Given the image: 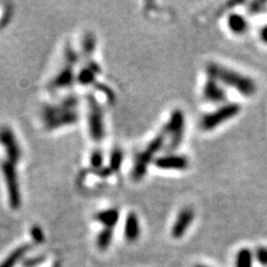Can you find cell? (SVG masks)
Listing matches in <instances>:
<instances>
[{
    "label": "cell",
    "mask_w": 267,
    "mask_h": 267,
    "mask_svg": "<svg viewBox=\"0 0 267 267\" xmlns=\"http://www.w3.org/2000/svg\"><path fill=\"white\" fill-rule=\"evenodd\" d=\"M242 112V106L237 103H227L220 106L214 112L205 114L200 118V128L202 131L210 132L219 127L222 124L235 118Z\"/></svg>",
    "instance_id": "277c9868"
},
{
    "label": "cell",
    "mask_w": 267,
    "mask_h": 267,
    "mask_svg": "<svg viewBox=\"0 0 267 267\" xmlns=\"http://www.w3.org/2000/svg\"><path fill=\"white\" fill-rule=\"evenodd\" d=\"M206 72L207 76L218 81L220 85L231 87L245 97H251L256 93L257 87L252 78L233 70L231 68L220 66L216 63H210L206 66Z\"/></svg>",
    "instance_id": "7a4b0ae2"
},
{
    "label": "cell",
    "mask_w": 267,
    "mask_h": 267,
    "mask_svg": "<svg viewBox=\"0 0 267 267\" xmlns=\"http://www.w3.org/2000/svg\"><path fill=\"white\" fill-rule=\"evenodd\" d=\"M165 140H166V136L163 133L159 134L153 140L149 141L144 150L136 155L132 169V178L134 181H140L145 176L149 164L155 160L156 155L164 147Z\"/></svg>",
    "instance_id": "3957f363"
},
{
    "label": "cell",
    "mask_w": 267,
    "mask_h": 267,
    "mask_svg": "<svg viewBox=\"0 0 267 267\" xmlns=\"http://www.w3.org/2000/svg\"><path fill=\"white\" fill-rule=\"evenodd\" d=\"M96 48V38L93 34H87L82 41V52H84L85 56H90L94 53Z\"/></svg>",
    "instance_id": "44dd1931"
},
{
    "label": "cell",
    "mask_w": 267,
    "mask_h": 267,
    "mask_svg": "<svg viewBox=\"0 0 267 267\" xmlns=\"http://www.w3.org/2000/svg\"><path fill=\"white\" fill-rule=\"evenodd\" d=\"M0 145L3 147L8 162L16 165L20 162L22 150L19 141L17 140L15 133L8 126L0 128Z\"/></svg>",
    "instance_id": "ba28073f"
},
{
    "label": "cell",
    "mask_w": 267,
    "mask_h": 267,
    "mask_svg": "<svg viewBox=\"0 0 267 267\" xmlns=\"http://www.w3.org/2000/svg\"><path fill=\"white\" fill-rule=\"evenodd\" d=\"M123 151L121 149H115L113 151L112 156H110V162H109V169L112 172H117V170L121 168L122 164H123Z\"/></svg>",
    "instance_id": "ffe728a7"
},
{
    "label": "cell",
    "mask_w": 267,
    "mask_h": 267,
    "mask_svg": "<svg viewBox=\"0 0 267 267\" xmlns=\"http://www.w3.org/2000/svg\"><path fill=\"white\" fill-rule=\"evenodd\" d=\"M197 267H207V266H197Z\"/></svg>",
    "instance_id": "4316f807"
},
{
    "label": "cell",
    "mask_w": 267,
    "mask_h": 267,
    "mask_svg": "<svg viewBox=\"0 0 267 267\" xmlns=\"http://www.w3.org/2000/svg\"><path fill=\"white\" fill-rule=\"evenodd\" d=\"M104 163V155L101 153L100 149H96L94 150V153L90 156V164L91 166L96 169H99L101 166H103Z\"/></svg>",
    "instance_id": "603a6c76"
},
{
    "label": "cell",
    "mask_w": 267,
    "mask_h": 267,
    "mask_svg": "<svg viewBox=\"0 0 267 267\" xmlns=\"http://www.w3.org/2000/svg\"><path fill=\"white\" fill-rule=\"evenodd\" d=\"M253 254H254V260L259 262L262 266L267 267V247L266 246L257 247Z\"/></svg>",
    "instance_id": "7402d4cb"
},
{
    "label": "cell",
    "mask_w": 267,
    "mask_h": 267,
    "mask_svg": "<svg viewBox=\"0 0 267 267\" xmlns=\"http://www.w3.org/2000/svg\"><path fill=\"white\" fill-rule=\"evenodd\" d=\"M96 220L103 224L105 228L113 229L115 225H117L119 220V210L116 208H108L101 210L96 215Z\"/></svg>",
    "instance_id": "9a60e30c"
},
{
    "label": "cell",
    "mask_w": 267,
    "mask_h": 267,
    "mask_svg": "<svg viewBox=\"0 0 267 267\" xmlns=\"http://www.w3.org/2000/svg\"><path fill=\"white\" fill-rule=\"evenodd\" d=\"M100 68L97 64L91 62L88 66L82 68L81 71L78 73V81L82 85H89L95 80V77L99 73Z\"/></svg>",
    "instance_id": "2e32d148"
},
{
    "label": "cell",
    "mask_w": 267,
    "mask_h": 267,
    "mask_svg": "<svg viewBox=\"0 0 267 267\" xmlns=\"http://www.w3.org/2000/svg\"><path fill=\"white\" fill-rule=\"evenodd\" d=\"M163 134L169 137L167 149L174 151L181 146L185 134V115L181 109L174 110L164 127Z\"/></svg>",
    "instance_id": "52a82bcc"
},
{
    "label": "cell",
    "mask_w": 267,
    "mask_h": 267,
    "mask_svg": "<svg viewBox=\"0 0 267 267\" xmlns=\"http://www.w3.org/2000/svg\"><path fill=\"white\" fill-rule=\"evenodd\" d=\"M30 246L29 245H22L17 247L15 251L11 252L9 254L4 261L0 264V267H15V265L22 260V257L26 255V253L29 251Z\"/></svg>",
    "instance_id": "e0dca14e"
},
{
    "label": "cell",
    "mask_w": 267,
    "mask_h": 267,
    "mask_svg": "<svg viewBox=\"0 0 267 267\" xmlns=\"http://www.w3.org/2000/svg\"><path fill=\"white\" fill-rule=\"evenodd\" d=\"M31 237H33L34 241L36 243H44L45 241V235H44V232L41 231V228L39 226H34L33 228H31Z\"/></svg>",
    "instance_id": "d4e9b609"
},
{
    "label": "cell",
    "mask_w": 267,
    "mask_h": 267,
    "mask_svg": "<svg viewBox=\"0 0 267 267\" xmlns=\"http://www.w3.org/2000/svg\"><path fill=\"white\" fill-rule=\"evenodd\" d=\"M87 123H88V132L91 139L95 141H101L105 137V123L104 113L99 103L93 95L87 98Z\"/></svg>",
    "instance_id": "8992f818"
},
{
    "label": "cell",
    "mask_w": 267,
    "mask_h": 267,
    "mask_svg": "<svg viewBox=\"0 0 267 267\" xmlns=\"http://www.w3.org/2000/svg\"><path fill=\"white\" fill-rule=\"evenodd\" d=\"M254 254L250 248H241L235 256V267H253Z\"/></svg>",
    "instance_id": "ac0fdd59"
},
{
    "label": "cell",
    "mask_w": 267,
    "mask_h": 267,
    "mask_svg": "<svg viewBox=\"0 0 267 267\" xmlns=\"http://www.w3.org/2000/svg\"><path fill=\"white\" fill-rule=\"evenodd\" d=\"M194 218L195 211L192 207H184L183 209L179 210L172 227V236L176 239L182 238L192 226Z\"/></svg>",
    "instance_id": "9c48e42d"
},
{
    "label": "cell",
    "mask_w": 267,
    "mask_h": 267,
    "mask_svg": "<svg viewBox=\"0 0 267 267\" xmlns=\"http://www.w3.org/2000/svg\"><path fill=\"white\" fill-rule=\"evenodd\" d=\"M78 99L69 95L57 104H47L41 109V121L48 131L71 126L78 122Z\"/></svg>",
    "instance_id": "6da1fadb"
},
{
    "label": "cell",
    "mask_w": 267,
    "mask_h": 267,
    "mask_svg": "<svg viewBox=\"0 0 267 267\" xmlns=\"http://www.w3.org/2000/svg\"><path fill=\"white\" fill-rule=\"evenodd\" d=\"M113 241V229L110 228H104L103 231H100L96 237V246L99 251L105 252L108 250Z\"/></svg>",
    "instance_id": "d6986e66"
},
{
    "label": "cell",
    "mask_w": 267,
    "mask_h": 267,
    "mask_svg": "<svg viewBox=\"0 0 267 267\" xmlns=\"http://www.w3.org/2000/svg\"><path fill=\"white\" fill-rule=\"evenodd\" d=\"M266 1H253L250 4V9H248V11L251 13H261L265 10L266 7Z\"/></svg>",
    "instance_id": "cb8c5ba5"
},
{
    "label": "cell",
    "mask_w": 267,
    "mask_h": 267,
    "mask_svg": "<svg viewBox=\"0 0 267 267\" xmlns=\"http://www.w3.org/2000/svg\"><path fill=\"white\" fill-rule=\"evenodd\" d=\"M1 173L3 175L4 184H6L9 205L12 209H19L21 206V192L15 165L8 160H3L1 163Z\"/></svg>",
    "instance_id": "5b68a950"
},
{
    "label": "cell",
    "mask_w": 267,
    "mask_h": 267,
    "mask_svg": "<svg viewBox=\"0 0 267 267\" xmlns=\"http://www.w3.org/2000/svg\"><path fill=\"white\" fill-rule=\"evenodd\" d=\"M73 67L75 64L66 62V65L64 66L56 76L54 77L49 85V88L52 90H58L61 88H66L71 84L75 79V72H73Z\"/></svg>",
    "instance_id": "7c38bea8"
},
{
    "label": "cell",
    "mask_w": 267,
    "mask_h": 267,
    "mask_svg": "<svg viewBox=\"0 0 267 267\" xmlns=\"http://www.w3.org/2000/svg\"><path fill=\"white\" fill-rule=\"evenodd\" d=\"M202 97L209 103L219 104L226 101L227 94L224 87L218 81L208 77L205 81L204 87H202Z\"/></svg>",
    "instance_id": "8fae6325"
},
{
    "label": "cell",
    "mask_w": 267,
    "mask_h": 267,
    "mask_svg": "<svg viewBox=\"0 0 267 267\" xmlns=\"http://www.w3.org/2000/svg\"><path fill=\"white\" fill-rule=\"evenodd\" d=\"M261 39L263 40V43L267 45V25H265L263 28L261 29Z\"/></svg>",
    "instance_id": "484cf974"
},
{
    "label": "cell",
    "mask_w": 267,
    "mask_h": 267,
    "mask_svg": "<svg viewBox=\"0 0 267 267\" xmlns=\"http://www.w3.org/2000/svg\"><path fill=\"white\" fill-rule=\"evenodd\" d=\"M124 235L125 238L130 243L136 242L140 235V225L139 219H138L137 215L135 213L128 214L125 223V227H124Z\"/></svg>",
    "instance_id": "4fadbf2b"
},
{
    "label": "cell",
    "mask_w": 267,
    "mask_h": 267,
    "mask_svg": "<svg viewBox=\"0 0 267 267\" xmlns=\"http://www.w3.org/2000/svg\"><path fill=\"white\" fill-rule=\"evenodd\" d=\"M227 26L228 29L231 30L232 33L236 35H243L245 34L248 29V21L241 13L232 12L228 15Z\"/></svg>",
    "instance_id": "5bb4252c"
},
{
    "label": "cell",
    "mask_w": 267,
    "mask_h": 267,
    "mask_svg": "<svg viewBox=\"0 0 267 267\" xmlns=\"http://www.w3.org/2000/svg\"><path fill=\"white\" fill-rule=\"evenodd\" d=\"M155 166L163 170H185L190 166V160L186 156L177 154H167L155 158Z\"/></svg>",
    "instance_id": "30bf717a"
}]
</instances>
